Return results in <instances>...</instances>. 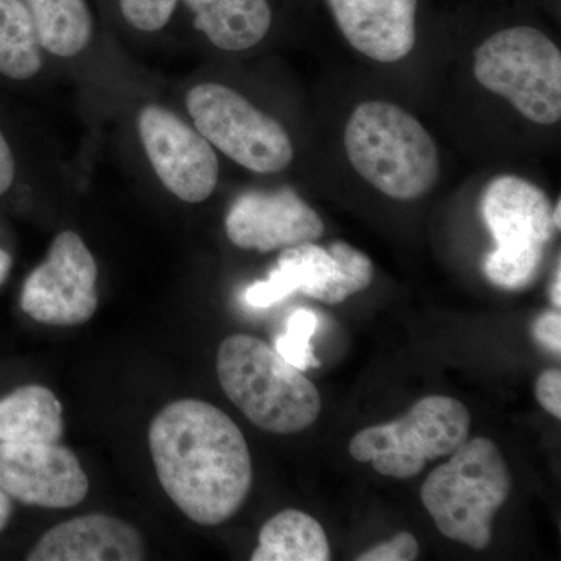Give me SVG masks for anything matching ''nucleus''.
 <instances>
[{
  "mask_svg": "<svg viewBox=\"0 0 561 561\" xmlns=\"http://www.w3.org/2000/svg\"><path fill=\"white\" fill-rule=\"evenodd\" d=\"M98 262L77 232L62 231L46 261L25 279L21 308L50 327H79L99 306Z\"/></svg>",
  "mask_w": 561,
  "mask_h": 561,
  "instance_id": "obj_10",
  "label": "nucleus"
},
{
  "mask_svg": "<svg viewBox=\"0 0 561 561\" xmlns=\"http://www.w3.org/2000/svg\"><path fill=\"white\" fill-rule=\"evenodd\" d=\"M194 25L221 50L251 49L267 36L272 9L267 0H184Z\"/></svg>",
  "mask_w": 561,
  "mask_h": 561,
  "instance_id": "obj_16",
  "label": "nucleus"
},
{
  "mask_svg": "<svg viewBox=\"0 0 561 561\" xmlns=\"http://www.w3.org/2000/svg\"><path fill=\"white\" fill-rule=\"evenodd\" d=\"M62 431L61 402L46 387L24 386L0 400V442L57 443Z\"/></svg>",
  "mask_w": 561,
  "mask_h": 561,
  "instance_id": "obj_17",
  "label": "nucleus"
},
{
  "mask_svg": "<svg viewBox=\"0 0 561 561\" xmlns=\"http://www.w3.org/2000/svg\"><path fill=\"white\" fill-rule=\"evenodd\" d=\"M474 76L526 119L540 125L560 122L561 54L537 28L519 25L483 41L474 51Z\"/></svg>",
  "mask_w": 561,
  "mask_h": 561,
  "instance_id": "obj_6",
  "label": "nucleus"
},
{
  "mask_svg": "<svg viewBox=\"0 0 561 561\" xmlns=\"http://www.w3.org/2000/svg\"><path fill=\"white\" fill-rule=\"evenodd\" d=\"M481 210L496 242L483 261V273L501 289H526L540 273L557 231L551 201L530 181L504 175L483 191Z\"/></svg>",
  "mask_w": 561,
  "mask_h": 561,
  "instance_id": "obj_5",
  "label": "nucleus"
},
{
  "mask_svg": "<svg viewBox=\"0 0 561 561\" xmlns=\"http://www.w3.org/2000/svg\"><path fill=\"white\" fill-rule=\"evenodd\" d=\"M561 267L560 262L559 265H557V272L556 276H553L552 286H551V301L552 305L556 306V309L561 308Z\"/></svg>",
  "mask_w": 561,
  "mask_h": 561,
  "instance_id": "obj_28",
  "label": "nucleus"
},
{
  "mask_svg": "<svg viewBox=\"0 0 561 561\" xmlns=\"http://www.w3.org/2000/svg\"><path fill=\"white\" fill-rule=\"evenodd\" d=\"M225 228L236 247L260 253L316 242L324 232L319 214L290 187L241 195L231 206Z\"/></svg>",
  "mask_w": 561,
  "mask_h": 561,
  "instance_id": "obj_13",
  "label": "nucleus"
},
{
  "mask_svg": "<svg viewBox=\"0 0 561 561\" xmlns=\"http://www.w3.org/2000/svg\"><path fill=\"white\" fill-rule=\"evenodd\" d=\"M149 445L162 489L192 522L219 526L241 511L253 465L227 413L205 401L172 402L151 421Z\"/></svg>",
  "mask_w": 561,
  "mask_h": 561,
  "instance_id": "obj_1",
  "label": "nucleus"
},
{
  "mask_svg": "<svg viewBox=\"0 0 561 561\" xmlns=\"http://www.w3.org/2000/svg\"><path fill=\"white\" fill-rule=\"evenodd\" d=\"M511 474L496 443L472 438L431 472L421 501L438 530L476 551L489 548L497 511L511 494Z\"/></svg>",
  "mask_w": 561,
  "mask_h": 561,
  "instance_id": "obj_4",
  "label": "nucleus"
},
{
  "mask_svg": "<svg viewBox=\"0 0 561 561\" xmlns=\"http://www.w3.org/2000/svg\"><path fill=\"white\" fill-rule=\"evenodd\" d=\"M346 41L365 57L397 62L416 43L419 0H328Z\"/></svg>",
  "mask_w": 561,
  "mask_h": 561,
  "instance_id": "obj_14",
  "label": "nucleus"
},
{
  "mask_svg": "<svg viewBox=\"0 0 561 561\" xmlns=\"http://www.w3.org/2000/svg\"><path fill=\"white\" fill-rule=\"evenodd\" d=\"M217 376L232 404L262 431L297 434L319 419L317 387L260 339H225L217 353Z\"/></svg>",
  "mask_w": 561,
  "mask_h": 561,
  "instance_id": "obj_3",
  "label": "nucleus"
},
{
  "mask_svg": "<svg viewBox=\"0 0 561 561\" xmlns=\"http://www.w3.org/2000/svg\"><path fill=\"white\" fill-rule=\"evenodd\" d=\"M0 489L22 504L70 508L87 497L90 479L58 443L0 442Z\"/></svg>",
  "mask_w": 561,
  "mask_h": 561,
  "instance_id": "obj_12",
  "label": "nucleus"
},
{
  "mask_svg": "<svg viewBox=\"0 0 561 561\" xmlns=\"http://www.w3.org/2000/svg\"><path fill=\"white\" fill-rule=\"evenodd\" d=\"M43 68L31 11L22 0H0V73L28 80Z\"/></svg>",
  "mask_w": 561,
  "mask_h": 561,
  "instance_id": "obj_20",
  "label": "nucleus"
},
{
  "mask_svg": "<svg viewBox=\"0 0 561 561\" xmlns=\"http://www.w3.org/2000/svg\"><path fill=\"white\" fill-rule=\"evenodd\" d=\"M14 175H16V162H14L13 151H11L5 136L0 131V195L13 186Z\"/></svg>",
  "mask_w": 561,
  "mask_h": 561,
  "instance_id": "obj_26",
  "label": "nucleus"
},
{
  "mask_svg": "<svg viewBox=\"0 0 561 561\" xmlns=\"http://www.w3.org/2000/svg\"><path fill=\"white\" fill-rule=\"evenodd\" d=\"M319 327V316L311 309H297L286 323V331L276 339L275 350L298 370L319 367L312 348V335Z\"/></svg>",
  "mask_w": 561,
  "mask_h": 561,
  "instance_id": "obj_21",
  "label": "nucleus"
},
{
  "mask_svg": "<svg viewBox=\"0 0 561 561\" xmlns=\"http://www.w3.org/2000/svg\"><path fill=\"white\" fill-rule=\"evenodd\" d=\"M419 556L420 546L416 538L409 531H400L390 541L362 553L357 557V561H413L419 559Z\"/></svg>",
  "mask_w": 561,
  "mask_h": 561,
  "instance_id": "obj_23",
  "label": "nucleus"
},
{
  "mask_svg": "<svg viewBox=\"0 0 561 561\" xmlns=\"http://www.w3.org/2000/svg\"><path fill=\"white\" fill-rule=\"evenodd\" d=\"M552 221L553 227H556L557 231H560L561 227V202H557L556 208L552 210Z\"/></svg>",
  "mask_w": 561,
  "mask_h": 561,
  "instance_id": "obj_30",
  "label": "nucleus"
},
{
  "mask_svg": "<svg viewBox=\"0 0 561 561\" xmlns=\"http://www.w3.org/2000/svg\"><path fill=\"white\" fill-rule=\"evenodd\" d=\"M535 394L545 411L556 419H561V371L560 368H549L542 371L535 386Z\"/></svg>",
  "mask_w": 561,
  "mask_h": 561,
  "instance_id": "obj_24",
  "label": "nucleus"
},
{
  "mask_svg": "<svg viewBox=\"0 0 561 561\" xmlns=\"http://www.w3.org/2000/svg\"><path fill=\"white\" fill-rule=\"evenodd\" d=\"M125 21L140 32H158L171 21L179 0H119Z\"/></svg>",
  "mask_w": 561,
  "mask_h": 561,
  "instance_id": "obj_22",
  "label": "nucleus"
},
{
  "mask_svg": "<svg viewBox=\"0 0 561 561\" xmlns=\"http://www.w3.org/2000/svg\"><path fill=\"white\" fill-rule=\"evenodd\" d=\"M373 273L370 257L350 243L335 241L323 249L306 242L284 249L267 279L251 284L243 298L253 308H271L301 291L313 300L341 305L367 289Z\"/></svg>",
  "mask_w": 561,
  "mask_h": 561,
  "instance_id": "obj_9",
  "label": "nucleus"
},
{
  "mask_svg": "<svg viewBox=\"0 0 561 561\" xmlns=\"http://www.w3.org/2000/svg\"><path fill=\"white\" fill-rule=\"evenodd\" d=\"M11 512H13V505H11L9 494L0 489V531L5 529L9 524Z\"/></svg>",
  "mask_w": 561,
  "mask_h": 561,
  "instance_id": "obj_27",
  "label": "nucleus"
},
{
  "mask_svg": "<svg viewBox=\"0 0 561 561\" xmlns=\"http://www.w3.org/2000/svg\"><path fill=\"white\" fill-rule=\"evenodd\" d=\"M142 537L135 527L108 515H84L46 531L28 561H139Z\"/></svg>",
  "mask_w": 561,
  "mask_h": 561,
  "instance_id": "obj_15",
  "label": "nucleus"
},
{
  "mask_svg": "<svg viewBox=\"0 0 561 561\" xmlns=\"http://www.w3.org/2000/svg\"><path fill=\"white\" fill-rule=\"evenodd\" d=\"M253 561H328L330 541L321 524L308 513L287 508L264 524Z\"/></svg>",
  "mask_w": 561,
  "mask_h": 561,
  "instance_id": "obj_18",
  "label": "nucleus"
},
{
  "mask_svg": "<svg viewBox=\"0 0 561 561\" xmlns=\"http://www.w3.org/2000/svg\"><path fill=\"white\" fill-rule=\"evenodd\" d=\"M198 133L232 161L257 173H278L294 160L290 136L231 88L202 83L186 95Z\"/></svg>",
  "mask_w": 561,
  "mask_h": 561,
  "instance_id": "obj_8",
  "label": "nucleus"
},
{
  "mask_svg": "<svg viewBox=\"0 0 561 561\" xmlns=\"http://www.w3.org/2000/svg\"><path fill=\"white\" fill-rule=\"evenodd\" d=\"M470 424V412L460 401L432 394L416 402L402 419L354 435L350 454L360 463L370 461L387 478L411 479L427 461L451 456L463 445Z\"/></svg>",
  "mask_w": 561,
  "mask_h": 561,
  "instance_id": "obj_7",
  "label": "nucleus"
},
{
  "mask_svg": "<svg viewBox=\"0 0 561 561\" xmlns=\"http://www.w3.org/2000/svg\"><path fill=\"white\" fill-rule=\"evenodd\" d=\"M138 128L161 183L180 201H208L219 181V160L208 140L172 111L158 105L140 111Z\"/></svg>",
  "mask_w": 561,
  "mask_h": 561,
  "instance_id": "obj_11",
  "label": "nucleus"
},
{
  "mask_svg": "<svg viewBox=\"0 0 561 561\" xmlns=\"http://www.w3.org/2000/svg\"><path fill=\"white\" fill-rule=\"evenodd\" d=\"M346 157L354 171L394 201H416L440 180L437 144L411 113L393 103L357 106L346 122Z\"/></svg>",
  "mask_w": 561,
  "mask_h": 561,
  "instance_id": "obj_2",
  "label": "nucleus"
},
{
  "mask_svg": "<svg viewBox=\"0 0 561 561\" xmlns=\"http://www.w3.org/2000/svg\"><path fill=\"white\" fill-rule=\"evenodd\" d=\"M11 264H13V260H11L10 254L0 249V286L5 283L7 276H9Z\"/></svg>",
  "mask_w": 561,
  "mask_h": 561,
  "instance_id": "obj_29",
  "label": "nucleus"
},
{
  "mask_svg": "<svg viewBox=\"0 0 561 561\" xmlns=\"http://www.w3.org/2000/svg\"><path fill=\"white\" fill-rule=\"evenodd\" d=\"M43 49L72 58L87 49L92 18L87 0H25Z\"/></svg>",
  "mask_w": 561,
  "mask_h": 561,
  "instance_id": "obj_19",
  "label": "nucleus"
},
{
  "mask_svg": "<svg viewBox=\"0 0 561 561\" xmlns=\"http://www.w3.org/2000/svg\"><path fill=\"white\" fill-rule=\"evenodd\" d=\"M534 335L545 348L552 351L557 356L561 353V316L559 309L538 317L534 323Z\"/></svg>",
  "mask_w": 561,
  "mask_h": 561,
  "instance_id": "obj_25",
  "label": "nucleus"
}]
</instances>
